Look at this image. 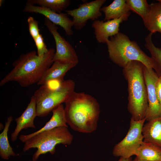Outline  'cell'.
I'll return each mask as SVG.
<instances>
[{
    "mask_svg": "<svg viewBox=\"0 0 161 161\" xmlns=\"http://www.w3.org/2000/svg\"><path fill=\"white\" fill-rule=\"evenodd\" d=\"M64 103L66 123L72 129L83 133L96 130L100 109L95 98L84 92L75 91Z\"/></svg>",
    "mask_w": 161,
    "mask_h": 161,
    "instance_id": "1",
    "label": "cell"
},
{
    "mask_svg": "<svg viewBox=\"0 0 161 161\" xmlns=\"http://www.w3.org/2000/svg\"><path fill=\"white\" fill-rule=\"evenodd\" d=\"M55 52V49L50 48L42 56L34 51L22 54L13 62V69L1 80L0 86L11 81L24 87L37 84L53 64Z\"/></svg>",
    "mask_w": 161,
    "mask_h": 161,
    "instance_id": "2",
    "label": "cell"
},
{
    "mask_svg": "<svg viewBox=\"0 0 161 161\" xmlns=\"http://www.w3.org/2000/svg\"><path fill=\"white\" fill-rule=\"evenodd\" d=\"M143 66L141 62L132 61L128 63L123 69L128 84V110L131 118L136 121L145 118L148 106Z\"/></svg>",
    "mask_w": 161,
    "mask_h": 161,
    "instance_id": "3",
    "label": "cell"
},
{
    "mask_svg": "<svg viewBox=\"0 0 161 161\" xmlns=\"http://www.w3.org/2000/svg\"><path fill=\"white\" fill-rule=\"evenodd\" d=\"M109 57L118 66L123 68L129 62L137 61L148 69H156L151 57L146 55L136 41L130 40L126 35L119 32L110 37L106 43Z\"/></svg>",
    "mask_w": 161,
    "mask_h": 161,
    "instance_id": "4",
    "label": "cell"
},
{
    "mask_svg": "<svg viewBox=\"0 0 161 161\" xmlns=\"http://www.w3.org/2000/svg\"><path fill=\"white\" fill-rule=\"evenodd\" d=\"M75 82L64 80L58 87L53 88L48 84L41 86L33 95L36 102L37 116L45 117L59 105L65 103L75 92Z\"/></svg>",
    "mask_w": 161,
    "mask_h": 161,
    "instance_id": "5",
    "label": "cell"
},
{
    "mask_svg": "<svg viewBox=\"0 0 161 161\" xmlns=\"http://www.w3.org/2000/svg\"><path fill=\"white\" fill-rule=\"evenodd\" d=\"M73 139L68 127H59L31 137L24 143L23 150L26 151L31 148H37L32 157L33 161H36L41 154L47 153L53 154L58 144L70 145Z\"/></svg>",
    "mask_w": 161,
    "mask_h": 161,
    "instance_id": "6",
    "label": "cell"
},
{
    "mask_svg": "<svg viewBox=\"0 0 161 161\" xmlns=\"http://www.w3.org/2000/svg\"><path fill=\"white\" fill-rule=\"evenodd\" d=\"M145 121V118L136 121L131 118L126 135L114 147L112 152L114 156L128 158L134 155L143 141L142 129Z\"/></svg>",
    "mask_w": 161,
    "mask_h": 161,
    "instance_id": "7",
    "label": "cell"
},
{
    "mask_svg": "<svg viewBox=\"0 0 161 161\" xmlns=\"http://www.w3.org/2000/svg\"><path fill=\"white\" fill-rule=\"evenodd\" d=\"M44 24L53 35L55 41L56 51L54 56L53 62L74 63L77 65L79 59L76 51L69 43L60 35L58 31V27L46 18Z\"/></svg>",
    "mask_w": 161,
    "mask_h": 161,
    "instance_id": "8",
    "label": "cell"
},
{
    "mask_svg": "<svg viewBox=\"0 0 161 161\" xmlns=\"http://www.w3.org/2000/svg\"><path fill=\"white\" fill-rule=\"evenodd\" d=\"M106 0H95L80 4L76 8L66 10V13L72 17V21L75 28L80 30L86 25L90 19L93 21L97 19L102 15L100 10Z\"/></svg>",
    "mask_w": 161,
    "mask_h": 161,
    "instance_id": "9",
    "label": "cell"
},
{
    "mask_svg": "<svg viewBox=\"0 0 161 161\" xmlns=\"http://www.w3.org/2000/svg\"><path fill=\"white\" fill-rule=\"evenodd\" d=\"M143 73L147 92L148 106L145 117L147 121L161 117V107L157 97L155 85L159 76L154 69L144 65Z\"/></svg>",
    "mask_w": 161,
    "mask_h": 161,
    "instance_id": "10",
    "label": "cell"
},
{
    "mask_svg": "<svg viewBox=\"0 0 161 161\" xmlns=\"http://www.w3.org/2000/svg\"><path fill=\"white\" fill-rule=\"evenodd\" d=\"M23 11L26 13L41 14L53 24L62 27L67 35L71 36L73 34L72 27L73 26V23L66 13H58L47 8L28 3H27Z\"/></svg>",
    "mask_w": 161,
    "mask_h": 161,
    "instance_id": "11",
    "label": "cell"
},
{
    "mask_svg": "<svg viewBox=\"0 0 161 161\" xmlns=\"http://www.w3.org/2000/svg\"><path fill=\"white\" fill-rule=\"evenodd\" d=\"M129 16H125L118 19L104 21L97 19L94 21L92 26L97 42L99 43L106 44L109 37L114 36L119 32L120 24L126 21Z\"/></svg>",
    "mask_w": 161,
    "mask_h": 161,
    "instance_id": "12",
    "label": "cell"
},
{
    "mask_svg": "<svg viewBox=\"0 0 161 161\" xmlns=\"http://www.w3.org/2000/svg\"><path fill=\"white\" fill-rule=\"evenodd\" d=\"M36 102L32 95L26 109L20 116L15 119L16 127L11 135L13 141H16L20 131L23 129L31 128H35L34 121L37 116Z\"/></svg>",
    "mask_w": 161,
    "mask_h": 161,
    "instance_id": "13",
    "label": "cell"
},
{
    "mask_svg": "<svg viewBox=\"0 0 161 161\" xmlns=\"http://www.w3.org/2000/svg\"><path fill=\"white\" fill-rule=\"evenodd\" d=\"M52 112V114L51 117L43 127L30 134L21 135L19 137L20 141L24 143L31 137L42 132L61 126L68 127L65 116L64 107L62 104L57 106Z\"/></svg>",
    "mask_w": 161,
    "mask_h": 161,
    "instance_id": "14",
    "label": "cell"
},
{
    "mask_svg": "<svg viewBox=\"0 0 161 161\" xmlns=\"http://www.w3.org/2000/svg\"><path fill=\"white\" fill-rule=\"evenodd\" d=\"M76 65L74 63L64 64L53 62L37 84L41 86L52 80H64V77L66 72Z\"/></svg>",
    "mask_w": 161,
    "mask_h": 161,
    "instance_id": "15",
    "label": "cell"
},
{
    "mask_svg": "<svg viewBox=\"0 0 161 161\" xmlns=\"http://www.w3.org/2000/svg\"><path fill=\"white\" fill-rule=\"evenodd\" d=\"M143 141L161 148V117L148 121L142 129Z\"/></svg>",
    "mask_w": 161,
    "mask_h": 161,
    "instance_id": "16",
    "label": "cell"
},
{
    "mask_svg": "<svg viewBox=\"0 0 161 161\" xmlns=\"http://www.w3.org/2000/svg\"><path fill=\"white\" fill-rule=\"evenodd\" d=\"M100 10L104 14L105 21L129 16L131 14L126 0H114L109 5L102 7Z\"/></svg>",
    "mask_w": 161,
    "mask_h": 161,
    "instance_id": "17",
    "label": "cell"
},
{
    "mask_svg": "<svg viewBox=\"0 0 161 161\" xmlns=\"http://www.w3.org/2000/svg\"><path fill=\"white\" fill-rule=\"evenodd\" d=\"M149 4L147 18L143 22L145 27L153 34L157 32L161 34V2Z\"/></svg>",
    "mask_w": 161,
    "mask_h": 161,
    "instance_id": "18",
    "label": "cell"
},
{
    "mask_svg": "<svg viewBox=\"0 0 161 161\" xmlns=\"http://www.w3.org/2000/svg\"><path fill=\"white\" fill-rule=\"evenodd\" d=\"M134 155L140 160L161 161V148L143 141Z\"/></svg>",
    "mask_w": 161,
    "mask_h": 161,
    "instance_id": "19",
    "label": "cell"
},
{
    "mask_svg": "<svg viewBox=\"0 0 161 161\" xmlns=\"http://www.w3.org/2000/svg\"><path fill=\"white\" fill-rule=\"evenodd\" d=\"M12 121L11 116L7 118L4 130L0 134V155L4 160H8L10 156H14L16 155L9 144L7 135L9 127Z\"/></svg>",
    "mask_w": 161,
    "mask_h": 161,
    "instance_id": "20",
    "label": "cell"
},
{
    "mask_svg": "<svg viewBox=\"0 0 161 161\" xmlns=\"http://www.w3.org/2000/svg\"><path fill=\"white\" fill-rule=\"evenodd\" d=\"M27 3L47 8L58 13H61L71 4L69 0H28Z\"/></svg>",
    "mask_w": 161,
    "mask_h": 161,
    "instance_id": "21",
    "label": "cell"
},
{
    "mask_svg": "<svg viewBox=\"0 0 161 161\" xmlns=\"http://www.w3.org/2000/svg\"><path fill=\"white\" fill-rule=\"evenodd\" d=\"M152 35L149 33L145 37V46L151 54L156 66L154 71L159 77L161 76V48L156 47L154 44Z\"/></svg>",
    "mask_w": 161,
    "mask_h": 161,
    "instance_id": "22",
    "label": "cell"
},
{
    "mask_svg": "<svg viewBox=\"0 0 161 161\" xmlns=\"http://www.w3.org/2000/svg\"><path fill=\"white\" fill-rule=\"evenodd\" d=\"M129 10L139 15L143 22L146 20L149 9V4L146 0H126Z\"/></svg>",
    "mask_w": 161,
    "mask_h": 161,
    "instance_id": "23",
    "label": "cell"
},
{
    "mask_svg": "<svg viewBox=\"0 0 161 161\" xmlns=\"http://www.w3.org/2000/svg\"><path fill=\"white\" fill-rule=\"evenodd\" d=\"M27 21L29 33L34 40L40 34L38 22L32 16H29L28 18Z\"/></svg>",
    "mask_w": 161,
    "mask_h": 161,
    "instance_id": "24",
    "label": "cell"
},
{
    "mask_svg": "<svg viewBox=\"0 0 161 161\" xmlns=\"http://www.w3.org/2000/svg\"><path fill=\"white\" fill-rule=\"evenodd\" d=\"M34 41L37 48L38 55L42 56L48 52L49 49L47 48L41 34H40Z\"/></svg>",
    "mask_w": 161,
    "mask_h": 161,
    "instance_id": "25",
    "label": "cell"
},
{
    "mask_svg": "<svg viewBox=\"0 0 161 161\" xmlns=\"http://www.w3.org/2000/svg\"><path fill=\"white\" fill-rule=\"evenodd\" d=\"M155 88L157 99L161 107V76L159 77L156 83Z\"/></svg>",
    "mask_w": 161,
    "mask_h": 161,
    "instance_id": "26",
    "label": "cell"
},
{
    "mask_svg": "<svg viewBox=\"0 0 161 161\" xmlns=\"http://www.w3.org/2000/svg\"><path fill=\"white\" fill-rule=\"evenodd\" d=\"M132 159L131 157L126 158L122 157H120L118 161H132Z\"/></svg>",
    "mask_w": 161,
    "mask_h": 161,
    "instance_id": "27",
    "label": "cell"
},
{
    "mask_svg": "<svg viewBox=\"0 0 161 161\" xmlns=\"http://www.w3.org/2000/svg\"><path fill=\"white\" fill-rule=\"evenodd\" d=\"M132 161H149V160H140L137 159V158L136 157L133 160H132Z\"/></svg>",
    "mask_w": 161,
    "mask_h": 161,
    "instance_id": "28",
    "label": "cell"
},
{
    "mask_svg": "<svg viewBox=\"0 0 161 161\" xmlns=\"http://www.w3.org/2000/svg\"><path fill=\"white\" fill-rule=\"evenodd\" d=\"M4 2V1L3 0H0V6H2L3 3Z\"/></svg>",
    "mask_w": 161,
    "mask_h": 161,
    "instance_id": "29",
    "label": "cell"
},
{
    "mask_svg": "<svg viewBox=\"0 0 161 161\" xmlns=\"http://www.w3.org/2000/svg\"><path fill=\"white\" fill-rule=\"evenodd\" d=\"M158 1H160L161 2V0H157Z\"/></svg>",
    "mask_w": 161,
    "mask_h": 161,
    "instance_id": "30",
    "label": "cell"
}]
</instances>
